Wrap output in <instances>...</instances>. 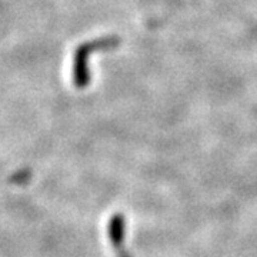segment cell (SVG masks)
I'll return each instance as SVG.
<instances>
[{
  "label": "cell",
  "mask_w": 257,
  "mask_h": 257,
  "mask_svg": "<svg viewBox=\"0 0 257 257\" xmlns=\"http://www.w3.org/2000/svg\"><path fill=\"white\" fill-rule=\"evenodd\" d=\"M124 226L126 221L121 214H114L111 216L110 221H109V239H110L111 244L114 248H120L123 246L124 241Z\"/></svg>",
  "instance_id": "cell-2"
},
{
  "label": "cell",
  "mask_w": 257,
  "mask_h": 257,
  "mask_svg": "<svg viewBox=\"0 0 257 257\" xmlns=\"http://www.w3.org/2000/svg\"><path fill=\"white\" fill-rule=\"evenodd\" d=\"M120 257H128L126 253H120Z\"/></svg>",
  "instance_id": "cell-3"
},
{
  "label": "cell",
  "mask_w": 257,
  "mask_h": 257,
  "mask_svg": "<svg viewBox=\"0 0 257 257\" xmlns=\"http://www.w3.org/2000/svg\"><path fill=\"white\" fill-rule=\"evenodd\" d=\"M92 43H83L76 49L73 60V82L77 89H84L90 82L89 73V56L92 53Z\"/></svg>",
  "instance_id": "cell-1"
}]
</instances>
